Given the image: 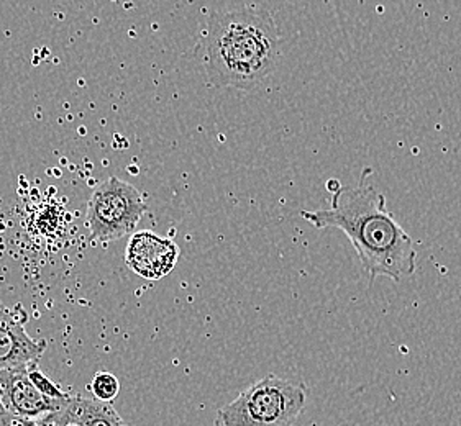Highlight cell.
Instances as JSON below:
<instances>
[{
	"instance_id": "cell-1",
	"label": "cell",
	"mask_w": 461,
	"mask_h": 426,
	"mask_svg": "<svg viewBox=\"0 0 461 426\" xmlns=\"http://www.w3.org/2000/svg\"><path fill=\"white\" fill-rule=\"evenodd\" d=\"M301 217L317 230L337 228L345 233L368 272L369 282L376 278L401 282L414 276V240L386 209V197L366 184L365 176L358 186H340L333 191L330 209L303 210Z\"/></svg>"
},
{
	"instance_id": "cell-2",
	"label": "cell",
	"mask_w": 461,
	"mask_h": 426,
	"mask_svg": "<svg viewBox=\"0 0 461 426\" xmlns=\"http://www.w3.org/2000/svg\"><path fill=\"white\" fill-rule=\"evenodd\" d=\"M205 67L213 85L257 89L275 73L281 40L276 22L263 9L213 13L203 35Z\"/></svg>"
},
{
	"instance_id": "cell-3",
	"label": "cell",
	"mask_w": 461,
	"mask_h": 426,
	"mask_svg": "<svg viewBox=\"0 0 461 426\" xmlns=\"http://www.w3.org/2000/svg\"><path fill=\"white\" fill-rule=\"evenodd\" d=\"M305 387L267 374L221 407L213 426H291L305 408Z\"/></svg>"
},
{
	"instance_id": "cell-4",
	"label": "cell",
	"mask_w": 461,
	"mask_h": 426,
	"mask_svg": "<svg viewBox=\"0 0 461 426\" xmlns=\"http://www.w3.org/2000/svg\"><path fill=\"white\" fill-rule=\"evenodd\" d=\"M147 209L137 187L119 177L105 179L94 189L87 205L91 241L111 243L133 233Z\"/></svg>"
},
{
	"instance_id": "cell-5",
	"label": "cell",
	"mask_w": 461,
	"mask_h": 426,
	"mask_svg": "<svg viewBox=\"0 0 461 426\" xmlns=\"http://www.w3.org/2000/svg\"><path fill=\"white\" fill-rule=\"evenodd\" d=\"M23 306L9 308L0 302V371L38 364L47 351V340H33L27 330Z\"/></svg>"
},
{
	"instance_id": "cell-6",
	"label": "cell",
	"mask_w": 461,
	"mask_h": 426,
	"mask_svg": "<svg viewBox=\"0 0 461 426\" xmlns=\"http://www.w3.org/2000/svg\"><path fill=\"white\" fill-rule=\"evenodd\" d=\"M69 399L55 400L43 395L28 377V368L0 371V405L15 417L40 420L63 410Z\"/></svg>"
},
{
	"instance_id": "cell-7",
	"label": "cell",
	"mask_w": 461,
	"mask_h": 426,
	"mask_svg": "<svg viewBox=\"0 0 461 426\" xmlns=\"http://www.w3.org/2000/svg\"><path fill=\"white\" fill-rule=\"evenodd\" d=\"M179 246L157 233L139 232L130 238L125 262L135 274L147 280L167 278L179 260Z\"/></svg>"
},
{
	"instance_id": "cell-8",
	"label": "cell",
	"mask_w": 461,
	"mask_h": 426,
	"mask_svg": "<svg viewBox=\"0 0 461 426\" xmlns=\"http://www.w3.org/2000/svg\"><path fill=\"white\" fill-rule=\"evenodd\" d=\"M66 410L83 426H130L111 404L94 397L71 394Z\"/></svg>"
},
{
	"instance_id": "cell-9",
	"label": "cell",
	"mask_w": 461,
	"mask_h": 426,
	"mask_svg": "<svg viewBox=\"0 0 461 426\" xmlns=\"http://www.w3.org/2000/svg\"><path fill=\"white\" fill-rule=\"evenodd\" d=\"M89 389L93 392L94 399L111 404L112 400L117 399L121 392V382L112 372H97Z\"/></svg>"
},
{
	"instance_id": "cell-10",
	"label": "cell",
	"mask_w": 461,
	"mask_h": 426,
	"mask_svg": "<svg viewBox=\"0 0 461 426\" xmlns=\"http://www.w3.org/2000/svg\"><path fill=\"white\" fill-rule=\"evenodd\" d=\"M28 377L32 380V384L37 387L43 395H47L50 399L66 400L69 399L71 394H68L61 389L53 380L48 379L43 372L38 369V364H30L28 366Z\"/></svg>"
},
{
	"instance_id": "cell-11",
	"label": "cell",
	"mask_w": 461,
	"mask_h": 426,
	"mask_svg": "<svg viewBox=\"0 0 461 426\" xmlns=\"http://www.w3.org/2000/svg\"><path fill=\"white\" fill-rule=\"evenodd\" d=\"M0 426H59L58 425V417L56 413H51L48 417L40 418V420H32V418L15 417L4 410L0 405Z\"/></svg>"
},
{
	"instance_id": "cell-12",
	"label": "cell",
	"mask_w": 461,
	"mask_h": 426,
	"mask_svg": "<svg viewBox=\"0 0 461 426\" xmlns=\"http://www.w3.org/2000/svg\"><path fill=\"white\" fill-rule=\"evenodd\" d=\"M56 417H58V425L59 426H83L76 418L69 415V412L66 410V407L59 412H56Z\"/></svg>"
}]
</instances>
